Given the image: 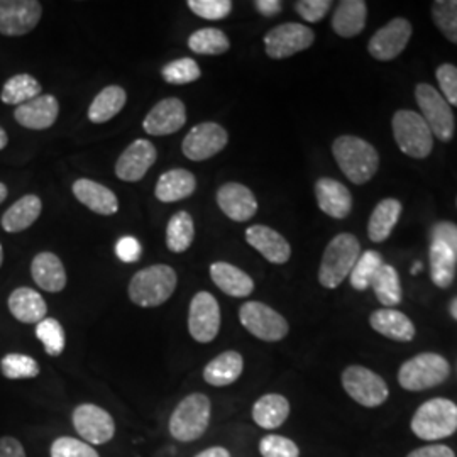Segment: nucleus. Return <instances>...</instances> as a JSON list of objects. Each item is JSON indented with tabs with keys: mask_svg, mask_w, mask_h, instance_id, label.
Here are the masks:
<instances>
[{
	"mask_svg": "<svg viewBox=\"0 0 457 457\" xmlns=\"http://www.w3.org/2000/svg\"><path fill=\"white\" fill-rule=\"evenodd\" d=\"M410 428L425 442H439L457 432V403L451 398H430L413 411Z\"/></svg>",
	"mask_w": 457,
	"mask_h": 457,
	"instance_id": "1",
	"label": "nucleus"
},
{
	"mask_svg": "<svg viewBox=\"0 0 457 457\" xmlns=\"http://www.w3.org/2000/svg\"><path fill=\"white\" fill-rule=\"evenodd\" d=\"M332 154L347 180L362 185L371 180L379 168L376 147L356 136H341L332 143Z\"/></svg>",
	"mask_w": 457,
	"mask_h": 457,
	"instance_id": "2",
	"label": "nucleus"
},
{
	"mask_svg": "<svg viewBox=\"0 0 457 457\" xmlns=\"http://www.w3.org/2000/svg\"><path fill=\"white\" fill-rule=\"evenodd\" d=\"M360 256L361 245L354 234L343 232L336 236L324 251L319 268V283L327 290L341 287L344 279L351 275Z\"/></svg>",
	"mask_w": 457,
	"mask_h": 457,
	"instance_id": "3",
	"label": "nucleus"
},
{
	"mask_svg": "<svg viewBox=\"0 0 457 457\" xmlns=\"http://www.w3.org/2000/svg\"><path fill=\"white\" fill-rule=\"evenodd\" d=\"M179 283L177 271L166 264H154L137 271L129 283V298L136 305L151 309L160 307L175 292Z\"/></svg>",
	"mask_w": 457,
	"mask_h": 457,
	"instance_id": "4",
	"label": "nucleus"
},
{
	"mask_svg": "<svg viewBox=\"0 0 457 457\" xmlns=\"http://www.w3.org/2000/svg\"><path fill=\"white\" fill-rule=\"evenodd\" d=\"M451 376V364L437 353H422L405 361L398 370V385L407 392H427Z\"/></svg>",
	"mask_w": 457,
	"mask_h": 457,
	"instance_id": "5",
	"label": "nucleus"
},
{
	"mask_svg": "<svg viewBox=\"0 0 457 457\" xmlns=\"http://www.w3.org/2000/svg\"><path fill=\"white\" fill-rule=\"evenodd\" d=\"M212 403L207 395L192 393L177 405L170 419V434L180 442L200 439L211 424Z\"/></svg>",
	"mask_w": 457,
	"mask_h": 457,
	"instance_id": "6",
	"label": "nucleus"
},
{
	"mask_svg": "<svg viewBox=\"0 0 457 457\" xmlns=\"http://www.w3.org/2000/svg\"><path fill=\"white\" fill-rule=\"evenodd\" d=\"M393 136L403 154L424 160L434 149V134L424 117L413 111H398L393 115Z\"/></svg>",
	"mask_w": 457,
	"mask_h": 457,
	"instance_id": "7",
	"label": "nucleus"
},
{
	"mask_svg": "<svg viewBox=\"0 0 457 457\" xmlns=\"http://www.w3.org/2000/svg\"><path fill=\"white\" fill-rule=\"evenodd\" d=\"M344 392L364 409H378L390 398V388L381 376L360 364L347 366L341 376Z\"/></svg>",
	"mask_w": 457,
	"mask_h": 457,
	"instance_id": "8",
	"label": "nucleus"
},
{
	"mask_svg": "<svg viewBox=\"0 0 457 457\" xmlns=\"http://www.w3.org/2000/svg\"><path fill=\"white\" fill-rule=\"evenodd\" d=\"M415 98L422 111L420 115L428 124L432 134L442 143H449L454 137L456 120L451 105L442 97L441 92L428 83H419L415 87Z\"/></svg>",
	"mask_w": 457,
	"mask_h": 457,
	"instance_id": "9",
	"label": "nucleus"
},
{
	"mask_svg": "<svg viewBox=\"0 0 457 457\" xmlns=\"http://www.w3.org/2000/svg\"><path fill=\"white\" fill-rule=\"evenodd\" d=\"M241 324L249 334L264 343H278L288 336L287 319L262 302H247L239 311Z\"/></svg>",
	"mask_w": 457,
	"mask_h": 457,
	"instance_id": "10",
	"label": "nucleus"
},
{
	"mask_svg": "<svg viewBox=\"0 0 457 457\" xmlns=\"http://www.w3.org/2000/svg\"><path fill=\"white\" fill-rule=\"evenodd\" d=\"M313 41L315 33L309 26L298 22H285L264 36V49L270 58L285 60L300 51L311 48Z\"/></svg>",
	"mask_w": 457,
	"mask_h": 457,
	"instance_id": "11",
	"label": "nucleus"
},
{
	"mask_svg": "<svg viewBox=\"0 0 457 457\" xmlns=\"http://www.w3.org/2000/svg\"><path fill=\"white\" fill-rule=\"evenodd\" d=\"M188 330L196 343H212L220 330V307L213 295L198 292L188 312Z\"/></svg>",
	"mask_w": 457,
	"mask_h": 457,
	"instance_id": "12",
	"label": "nucleus"
},
{
	"mask_svg": "<svg viewBox=\"0 0 457 457\" xmlns=\"http://www.w3.org/2000/svg\"><path fill=\"white\" fill-rule=\"evenodd\" d=\"M228 131L215 122H202L181 143L183 154L192 162H205L228 146Z\"/></svg>",
	"mask_w": 457,
	"mask_h": 457,
	"instance_id": "13",
	"label": "nucleus"
},
{
	"mask_svg": "<svg viewBox=\"0 0 457 457\" xmlns=\"http://www.w3.org/2000/svg\"><path fill=\"white\" fill-rule=\"evenodd\" d=\"M43 16L37 0H0V34L24 36L31 33Z\"/></svg>",
	"mask_w": 457,
	"mask_h": 457,
	"instance_id": "14",
	"label": "nucleus"
},
{
	"mask_svg": "<svg viewBox=\"0 0 457 457\" xmlns=\"http://www.w3.org/2000/svg\"><path fill=\"white\" fill-rule=\"evenodd\" d=\"M411 24L403 17H396L378 29L370 39L368 51L378 62H392L407 48L411 37Z\"/></svg>",
	"mask_w": 457,
	"mask_h": 457,
	"instance_id": "15",
	"label": "nucleus"
},
{
	"mask_svg": "<svg viewBox=\"0 0 457 457\" xmlns=\"http://www.w3.org/2000/svg\"><path fill=\"white\" fill-rule=\"evenodd\" d=\"M71 420L87 444H107L115 436L114 419L97 405L83 403L77 407Z\"/></svg>",
	"mask_w": 457,
	"mask_h": 457,
	"instance_id": "16",
	"label": "nucleus"
},
{
	"mask_svg": "<svg viewBox=\"0 0 457 457\" xmlns=\"http://www.w3.org/2000/svg\"><path fill=\"white\" fill-rule=\"evenodd\" d=\"M156 158L158 153L154 145L147 139H137L119 156L115 163V175L129 183L143 180L147 170L156 163Z\"/></svg>",
	"mask_w": 457,
	"mask_h": 457,
	"instance_id": "17",
	"label": "nucleus"
},
{
	"mask_svg": "<svg viewBox=\"0 0 457 457\" xmlns=\"http://www.w3.org/2000/svg\"><path fill=\"white\" fill-rule=\"evenodd\" d=\"M185 122L187 109L180 98H164L147 112L143 129L151 136H168L180 131Z\"/></svg>",
	"mask_w": 457,
	"mask_h": 457,
	"instance_id": "18",
	"label": "nucleus"
},
{
	"mask_svg": "<svg viewBox=\"0 0 457 457\" xmlns=\"http://www.w3.org/2000/svg\"><path fill=\"white\" fill-rule=\"evenodd\" d=\"M217 204L220 211L236 222H247L258 212L254 194L245 185L236 181L226 183L217 190Z\"/></svg>",
	"mask_w": 457,
	"mask_h": 457,
	"instance_id": "19",
	"label": "nucleus"
},
{
	"mask_svg": "<svg viewBox=\"0 0 457 457\" xmlns=\"http://www.w3.org/2000/svg\"><path fill=\"white\" fill-rule=\"evenodd\" d=\"M245 241L254 247L264 260L273 264H285L292 256V247L288 241L268 226H251L245 230Z\"/></svg>",
	"mask_w": 457,
	"mask_h": 457,
	"instance_id": "20",
	"label": "nucleus"
},
{
	"mask_svg": "<svg viewBox=\"0 0 457 457\" xmlns=\"http://www.w3.org/2000/svg\"><path fill=\"white\" fill-rule=\"evenodd\" d=\"M60 114V104L54 96H39L22 105L14 112L17 122L34 131H43L51 128Z\"/></svg>",
	"mask_w": 457,
	"mask_h": 457,
	"instance_id": "21",
	"label": "nucleus"
},
{
	"mask_svg": "<svg viewBox=\"0 0 457 457\" xmlns=\"http://www.w3.org/2000/svg\"><path fill=\"white\" fill-rule=\"evenodd\" d=\"M370 326L379 336L395 343H410L415 339L417 328L403 312L396 309H378L370 315Z\"/></svg>",
	"mask_w": 457,
	"mask_h": 457,
	"instance_id": "22",
	"label": "nucleus"
},
{
	"mask_svg": "<svg viewBox=\"0 0 457 457\" xmlns=\"http://www.w3.org/2000/svg\"><path fill=\"white\" fill-rule=\"evenodd\" d=\"M319 209L332 219H345L353 209V195L341 181L320 179L315 183Z\"/></svg>",
	"mask_w": 457,
	"mask_h": 457,
	"instance_id": "23",
	"label": "nucleus"
},
{
	"mask_svg": "<svg viewBox=\"0 0 457 457\" xmlns=\"http://www.w3.org/2000/svg\"><path fill=\"white\" fill-rule=\"evenodd\" d=\"M73 195L82 202L85 207H88L92 212L100 213V215H112L119 211V200L114 192L102 183L88 180V179H80L75 181L73 187Z\"/></svg>",
	"mask_w": 457,
	"mask_h": 457,
	"instance_id": "24",
	"label": "nucleus"
},
{
	"mask_svg": "<svg viewBox=\"0 0 457 457\" xmlns=\"http://www.w3.org/2000/svg\"><path fill=\"white\" fill-rule=\"evenodd\" d=\"M31 275L39 288L49 294H58L66 287L65 266L53 253H39L31 262Z\"/></svg>",
	"mask_w": 457,
	"mask_h": 457,
	"instance_id": "25",
	"label": "nucleus"
},
{
	"mask_svg": "<svg viewBox=\"0 0 457 457\" xmlns=\"http://www.w3.org/2000/svg\"><path fill=\"white\" fill-rule=\"evenodd\" d=\"M9 311L22 324H39L46 319L48 305L45 298L33 288L22 287L9 296Z\"/></svg>",
	"mask_w": 457,
	"mask_h": 457,
	"instance_id": "26",
	"label": "nucleus"
},
{
	"mask_svg": "<svg viewBox=\"0 0 457 457\" xmlns=\"http://www.w3.org/2000/svg\"><path fill=\"white\" fill-rule=\"evenodd\" d=\"M211 278L224 294L236 298H245L254 292L253 278L230 262H213L211 266Z\"/></svg>",
	"mask_w": 457,
	"mask_h": 457,
	"instance_id": "27",
	"label": "nucleus"
},
{
	"mask_svg": "<svg viewBox=\"0 0 457 457\" xmlns=\"http://www.w3.org/2000/svg\"><path fill=\"white\" fill-rule=\"evenodd\" d=\"M195 188L196 179L194 173H190L188 170L175 168L160 177L154 188V195L160 202L171 204V202H180L183 198H188L195 192Z\"/></svg>",
	"mask_w": 457,
	"mask_h": 457,
	"instance_id": "28",
	"label": "nucleus"
},
{
	"mask_svg": "<svg viewBox=\"0 0 457 457\" xmlns=\"http://www.w3.org/2000/svg\"><path fill=\"white\" fill-rule=\"evenodd\" d=\"M366 16L368 4L364 0H343L332 16V29L341 37H356L366 26Z\"/></svg>",
	"mask_w": 457,
	"mask_h": 457,
	"instance_id": "29",
	"label": "nucleus"
},
{
	"mask_svg": "<svg viewBox=\"0 0 457 457\" xmlns=\"http://www.w3.org/2000/svg\"><path fill=\"white\" fill-rule=\"evenodd\" d=\"M245 370V360L237 351H226L213 358L204 370V379L211 386H228L239 379Z\"/></svg>",
	"mask_w": 457,
	"mask_h": 457,
	"instance_id": "30",
	"label": "nucleus"
},
{
	"mask_svg": "<svg viewBox=\"0 0 457 457\" xmlns=\"http://www.w3.org/2000/svg\"><path fill=\"white\" fill-rule=\"evenodd\" d=\"M403 205L396 198H385L375 207L368 222V236L373 243H383L392 236L393 228L398 224Z\"/></svg>",
	"mask_w": 457,
	"mask_h": 457,
	"instance_id": "31",
	"label": "nucleus"
},
{
	"mask_svg": "<svg viewBox=\"0 0 457 457\" xmlns=\"http://www.w3.org/2000/svg\"><path fill=\"white\" fill-rule=\"evenodd\" d=\"M43 211V202L36 195L19 198L12 207H9L2 215V228L5 232L16 234L31 228Z\"/></svg>",
	"mask_w": 457,
	"mask_h": 457,
	"instance_id": "32",
	"label": "nucleus"
},
{
	"mask_svg": "<svg viewBox=\"0 0 457 457\" xmlns=\"http://www.w3.org/2000/svg\"><path fill=\"white\" fill-rule=\"evenodd\" d=\"M290 415V402L278 393L262 396L253 407V420L266 430H273L287 422Z\"/></svg>",
	"mask_w": 457,
	"mask_h": 457,
	"instance_id": "33",
	"label": "nucleus"
},
{
	"mask_svg": "<svg viewBox=\"0 0 457 457\" xmlns=\"http://www.w3.org/2000/svg\"><path fill=\"white\" fill-rule=\"evenodd\" d=\"M128 102V94L119 85H109L98 92L97 97L88 107V119L94 124H104L109 122L119 114Z\"/></svg>",
	"mask_w": 457,
	"mask_h": 457,
	"instance_id": "34",
	"label": "nucleus"
},
{
	"mask_svg": "<svg viewBox=\"0 0 457 457\" xmlns=\"http://www.w3.org/2000/svg\"><path fill=\"white\" fill-rule=\"evenodd\" d=\"M430 278L436 287L449 288L456 275V256L442 243H430Z\"/></svg>",
	"mask_w": 457,
	"mask_h": 457,
	"instance_id": "35",
	"label": "nucleus"
},
{
	"mask_svg": "<svg viewBox=\"0 0 457 457\" xmlns=\"http://www.w3.org/2000/svg\"><path fill=\"white\" fill-rule=\"evenodd\" d=\"M371 288L375 292L376 298L379 300V303L385 305V309H393L402 303L403 292H402V285H400V277L392 264L383 262V266L379 268L378 275L373 279Z\"/></svg>",
	"mask_w": 457,
	"mask_h": 457,
	"instance_id": "36",
	"label": "nucleus"
},
{
	"mask_svg": "<svg viewBox=\"0 0 457 457\" xmlns=\"http://www.w3.org/2000/svg\"><path fill=\"white\" fill-rule=\"evenodd\" d=\"M41 90V83L37 82L33 75L19 73L4 83L0 98L4 104L19 107L33 98L39 97Z\"/></svg>",
	"mask_w": 457,
	"mask_h": 457,
	"instance_id": "37",
	"label": "nucleus"
},
{
	"mask_svg": "<svg viewBox=\"0 0 457 457\" xmlns=\"http://www.w3.org/2000/svg\"><path fill=\"white\" fill-rule=\"evenodd\" d=\"M195 237L194 219L188 212H177L166 226V245L173 253H185Z\"/></svg>",
	"mask_w": 457,
	"mask_h": 457,
	"instance_id": "38",
	"label": "nucleus"
},
{
	"mask_svg": "<svg viewBox=\"0 0 457 457\" xmlns=\"http://www.w3.org/2000/svg\"><path fill=\"white\" fill-rule=\"evenodd\" d=\"M188 48L192 49L196 54H205V56H217L224 54L230 48L228 34L215 28H204L198 29L195 33L190 34L188 37Z\"/></svg>",
	"mask_w": 457,
	"mask_h": 457,
	"instance_id": "39",
	"label": "nucleus"
},
{
	"mask_svg": "<svg viewBox=\"0 0 457 457\" xmlns=\"http://www.w3.org/2000/svg\"><path fill=\"white\" fill-rule=\"evenodd\" d=\"M383 266V258L379 253L376 251H364L361 253L360 260L356 262V266L351 271V287L358 292H366L368 288H371L373 279H375L379 268Z\"/></svg>",
	"mask_w": 457,
	"mask_h": 457,
	"instance_id": "40",
	"label": "nucleus"
},
{
	"mask_svg": "<svg viewBox=\"0 0 457 457\" xmlns=\"http://www.w3.org/2000/svg\"><path fill=\"white\" fill-rule=\"evenodd\" d=\"M36 337L45 345L49 356L58 358L65 351V330L56 319H45L36 326Z\"/></svg>",
	"mask_w": 457,
	"mask_h": 457,
	"instance_id": "41",
	"label": "nucleus"
},
{
	"mask_svg": "<svg viewBox=\"0 0 457 457\" xmlns=\"http://www.w3.org/2000/svg\"><path fill=\"white\" fill-rule=\"evenodd\" d=\"M432 19L439 31L457 45V0H436L432 4Z\"/></svg>",
	"mask_w": 457,
	"mask_h": 457,
	"instance_id": "42",
	"label": "nucleus"
},
{
	"mask_svg": "<svg viewBox=\"0 0 457 457\" xmlns=\"http://www.w3.org/2000/svg\"><path fill=\"white\" fill-rule=\"evenodd\" d=\"M2 375L7 379H31L39 375V364L26 354H7L0 361Z\"/></svg>",
	"mask_w": 457,
	"mask_h": 457,
	"instance_id": "43",
	"label": "nucleus"
},
{
	"mask_svg": "<svg viewBox=\"0 0 457 457\" xmlns=\"http://www.w3.org/2000/svg\"><path fill=\"white\" fill-rule=\"evenodd\" d=\"M162 77L164 82L171 85H187V83L196 82L202 77V71L195 60L180 58L166 63L162 68Z\"/></svg>",
	"mask_w": 457,
	"mask_h": 457,
	"instance_id": "44",
	"label": "nucleus"
},
{
	"mask_svg": "<svg viewBox=\"0 0 457 457\" xmlns=\"http://www.w3.org/2000/svg\"><path fill=\"white\" fill-rule=\"evenodd\" d=\"M260 453L262 457H300V449L296 442L277 434L262 437L260 442Z\"/></svg>",
	"mask_w": 457,
	"mask_h": 457,
	"instance_id": "45",
	"label": "nucleus"
},
{
	"mask_svg": "<svg viewBox=\"0 0 457 457\" xmlns=\"http://www.w3.org/2000/svg\"><path fill=\"white\" fill-rule=\"evenodd\" d=\"M187 5L194 14L207 21H220L232 11L230 0H188Z\"/></svg>",
	"mask_w": 457,
	"mask_h": 457,
	"instance_id": "46",
	"label": "nucleus"
},
{
	"mask_svg": "<svg viewBox=\"0 0 457 457\" xmlns=\"http://www.w3.org/2000/svg\"><path fill=\"white\" fill-rule=\"evenodd\" d=\"M51 457H98V454L87 442L73 437H60L51 445Z\"/></svg>",
	"mask_w": 457,
	"mask_h": 457,
	"instance_id": "47",
	"label": "nucleus"
},
{
	"mask_svg": "<svg viewBox=\"0 0 457 457\" xmlns=\"http://www.w3.org/2000/svg\"><path fill=\"white\" fill-rule=\"evenodd\" d=\"M441 96L445 98L449 105L457 107V66L451 63H444L436 71Z\"/></svg>",
	"mask_w": 457,
	"mask_h": 457,
	"instance_id": "48",
	"label": "nucleus"
},
{
	"mask_svg": "<svg viewBox=\"0 0 457 457\" xmlns=\"http://www.w3.org/2000/svg\"><path fill=\"white\" fill-rule=\"evenodd\" d=\"M330 7H332L330 0H300L295 4L296 12L309 22L322 21L330 11Z\"/></svg>",
	"mask_w": 457,
	"mask_h": 457,
	"instance_id": "49",
	"label": "nucleus"
},
{
	"mask_svg": "<svg viewBox=\"0 0 457 457\" xmlns=\"http://www.w3.org/2000/svg\"><path fill=\"white\" fill-rule=\"evenodd\" d=\"M430 243H442L453 251L457 260V226L453 222H439L430 230Z\"/></svg>",
	"mask_w": 457,
	"mask_h": 457,
	"instance_id": "50",
	"label": "nucleus"
},
{
	"mask_svg": "<svg viewBox=\"0 0 457 457\" xmlns=\"http://www.w3.org/2000/svg\"><path fill=\"white\" fill-rule=\"evenodd\" d=\"M141 253H143V245L132 236L120 237L115 245V254L122 262H137L141 258Z\"/></svg>",
	"mask_w": 457,
	"mask_h": 457,
	"instance_id": "51",
	"label": "nucleus"
},
{
	"mask_svg": "<svg viewBox=\"0 0 457 457\" xmlns=\"http://www.w3.org/2000/svg\"><path fill=\"white\" fill-rule=\"evenodd\" d=\"M407 457H457L454 449L445 444H427L413 449Z\"/></svg>",
	"mask_w": 457,
	"mask_h": 457,
	"instance_id": "52",
	"label": "nucleus"
},
{
	"mask_svg": "<svg viewBox=\"0 0 457 457\" xmlns=\"http://www.w3.org/2000/svg\"><path fill=\"white\" fill-rule=\"evenodd\" d=\"M0 457H26V453L14 437H0Z\"/></svg>",
	"mask_w": 457,
	"mask_h": 457,
	"instance_id": "53",
	"label": "nucleus"
},
{
	"mask_svg": "<svg viewBox=\"0 0 457 457\" xmlns=\"http://www.w3.org/2000/svg\"><path fill=\"white\" fill-rule=\"evenodd\" d=\"M254 7L262 16L273 17L281 12L283 4L279 0H256Z\"/></svg>",
	"mask_w": 457,
	"mask_h": 457,
	"instance_id": "54",
	"label": "nucleus"
},
{
	"mask_svg": "<svg viewBox=\"0 0 457 457\" xmlns=\"http://www.w3.org/2000/svg\"><path fill=\"white\" fill-rule=\"evenodd\" d=\"M195 457H230L226 447H220V445H215V447H209L205 451H202L200 454H196Z\"/></svg>",
	"mask_w": 457,
	"mask_h": 457,
	"instance_id": "55",
	"label": "nucleus"
},
{
	"mask_svg": "<svg viewBox=\"0 0 457 457\" xmlns=\"http://www.w3.org/2000/svg\"><path fill=\"white\" fill-rule=\"evenodd\" d=\"M7 143H9V137H7V132L4 131L2 128H0V151L4 149V147L7 146Z\"/></svg>",
	"mask_w": 457,
	"mask_h": 457,
	"instance_id": "56",
	"label": "nucleus"
},
{
	"mask_svg": "<svg viewBox=\"0 0 457 457\" xmlns=\"http://www.w3.org/2000/svg\"><path fill=\"white\" fill-rule=\"evenodd\" d=\"M449 313H451V317L457 322V296L451 302V305H449Z\"/></svg>",
	"mask_w": 457,
	"mask_h": 457,
	"instance_id": "57",
	"label": "nucleus"
},
{
	"mask_svg": "<svg viewBox=\"0 0 457 457\" xmlns=\"http://www.w3.org/2000/svg\"><path fill=\"white\" fill-rule=\"evenodd\" d=\"M7 194H9V190H7V187L4 185V183H0V204L7 198Z\"/></svg>",
	"mask_w": 457,
	"mask_h": 457,
	"instance_id": "58",
	"label": "nucleus"
},
{
	"mask_svg": "<svg viewBox=\"0 0 457 457\" xmlns=\"http://www.w3.org/2000/svg\"><path fill=\"white\" fill-rule=\"evenodd\" d=\"M419 271H422V262H415V266L411 268V275H415Z\"/></svg>",
	"mask_w": 457,
	"mask_h": 457,
	"instance_id": "59",
	"label": "nucleus"
},
{
	"mask_svg": "<svg viewBox=\"0 0 457 457\" xmlns=\"http://www.w3.org/2000/svg\"><path fill=\"white\" fill-rule=\"evenodd\" d=\"M2 262H4V249H2V245H0V266H2Z\"/></svg>",
	"mask_w": 457,
	"mask_h": 457,
	"instance_id": "60",
	"label": "nucleus"
},
{
	"mask_svg": "<svg viewBox=\"0 0 457 457\" xmlns=\"http://www.w3.org/2000/svg\"><path fill=\"white\" fill-rule=\"evenodd\" d=\"M456 204H457V200H456Z\"/></svg>",
	"mask_w": 457,
	"mask_h": 457,
	"instance_id": "61",
	"label": "nucleus"
}]
</instances>
